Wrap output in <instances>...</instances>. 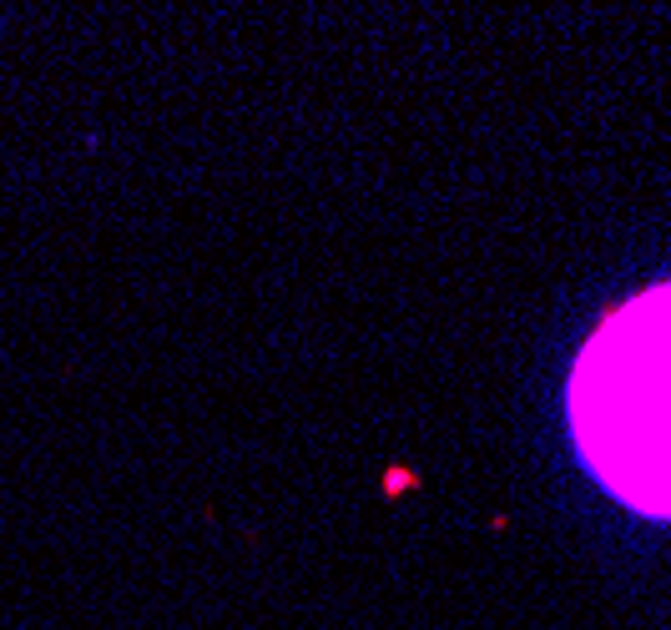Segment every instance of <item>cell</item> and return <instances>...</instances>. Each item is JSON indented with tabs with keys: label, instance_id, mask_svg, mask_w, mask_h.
<instances>
[{
	"label": "cell",
	"instance_id": "cell-1",
	"mask_svg": "<svg viewBox=\"0 0 671 630\" xmlns=\"http://www.w3.org/2000/svg\"><path fill=\"white\" fill-rule=\"evenodd\" d=\"M571 419L586 464L646 515H671V288L621 308L581 353Z\"/></svg>",
	"mask_w": 671,
	"mask_h": 630
}]
</instances>
